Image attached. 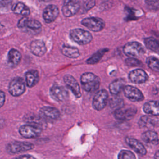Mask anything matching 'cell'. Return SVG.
Instances as JSON below:
<instances>
[{
    "instance_id": "21",
    "label": "cell",
    "mask_w": 159,
    "mask_h": 159,
    "mask_svg": "<svg viewBox=\"0 0 159 159\" xmlns=\"http://www.w3.org/2000/svg\"><path fill=\"white\" fill-rule=\"evenodd\" d=\"M143 111L147 114L153 116H158L159 114L158 101H150L145 102L143 107Z\"/></svg>"
},
{
    "instance_id": "7",
    "label": "cell",
    "mask_w": 159,
    "mask_h": 159,
    "mask_svg": "<svg viewBox=\"0 0 159 159\" xmlns=\"http://www.w3.org/2000/svg\"><path fill=\"white\" fill-rule=\"evenodd\" d=\"M81 24L94 32H99L102 30L105 26L104 21L102 19L94 17H87L83 19Z\"/></svg>"
},
{
    "instance_id": "2",
    "label": "cell",
    "mask_w": 159,
    "mask_h": 159,
    "mask_svg": "<svg viewBox=\"0 0 159 159\" xmlns=\"http://www.w3.org/2000/svg\"><path fill=\"white\" fill-rule=\"evenodd\" d=\"M70 36L71 39L79 45L89 43L93 39L91 33L82 29H74L70 30Z\"/></svg>"
},
{
    "instance_id": "32",
    "label": "cell",
    "mask_w": 159,
    "mask_h": 159,
    "mask_svg": "<svg viewBox=\"0 0 159 159\" xmlns=\"http://www.w3.org/2000/svg\"><path fill=\"white\" fill-rule=\"evenodd\" d=\"M118 159H135V155L130 150H122L119 153Z\"/></svg>"
},
{
    "instance_id": "28",
    "label": "cell",
    "mask_w": 159,
    "mask_h": 159,
    "mask_svg": "<svg viewBox=\"0 0 159 159\" xmlns=\"http://www.w3.org/2000/svg\"><path fill=\"white\" fill-rule=\"evenodd\" d=\"M145 46L147 48L158 53L159 52V44L158 40L154 37H148L144 39Z\"/></svg>"
},
{
    "instance_id": "22",
    "label": "cell",
    "mask_w": 159,
    "mask_h": 159,
    "mask_svg": "<svg viewBox=\"0 0 159 159\" xmlns=\"http://www.w3.org/2000/svg\"><path fill=\"white\" fill-rule=\"evenodd\" d=\"M142 140L147 144L157 145L158 143V137L156 132L153 130H147L142 134Z\"/></svg>"
},
{
    "instance_id": "14",
    "label": "cell",
    "mask_w": 159,
    "mask_h": 159,
    "mask_svg": "<svg viewBox=\"0 0 159 159\" xmlns=\"http://www.w3.org/2000/svg\"><path fill=\"white\" fill-rule=\"evenodd\" d=\"M66 86L71 91L73 94L76 97L80 98L81 95L80 85L76 80L70 75H66L63 78Z\"/></svg>"
},
{
    "instance_id": "30",
    "label": "cell",
    "mask_w": 159,
    "mask_h": 159,
    "mask_svg": "<svg viewBox=\"0 0 159 159\" xmlns=\"http://www.w3.org/2000/svg\"><path fill=\"white\" fill-rule=\"evenodd\" d=\"M148 66L155 72L159 71V64L158 59L155 57H149L146 60Z\"/></svg>"
},
{
    "instance_id": "23",
    "label": "cell",
    "mask_w": 159,
    "mask_h": 159,
    "mask_svg": "<svg viewBox=\"0 0 159 159\" xmlns=\"http://www.w3.org/2000/svg\"><path fill=\"white\" fill-rule=\"evenodd\" d=\"M21 60V54L20 53L16 50L11 49L8 52L7 55V63L10 66L14 67L17 66Z\"/></svg>"
},
{
    "instance_id": "31",
    "label": "cell",
    "mask_w": 159,
    "mask_h": 159,
    "mask_svg": "<svg viewBox=\"0 0 159 159\" xmlns=\"http://www.w3.org/2000/svg\"><path fill=\"white\" fill-rule=\"evenodd\" d=\"M109 104L111 108L116 109V110H117L124 106V101L121 98H114L110 100Z\"/></svg>"
},
{
    "instance_id": "4",
    "label": "cell",
    "mask_w": 159,
    "mask_h": 159,
    "mask_svg": "<svg viewBox=\"0 0 159 159\" xmlns=\"http://www.w3.org/2000/svg\"><path fill=\"white\" fill-rule=\"evenodd\" d=\"M42 127L39 124H25L22 125L19 128L20 134L27 139L35 138L39 136L42 132Z\"/></svg>"
},
{
    "instance_id": "36",
    "label": "cell",
    "mask_w": 159,
    "mask_h": 159,
    "mask_svg": "<svg viewBox=\"0 0 159 159\" xmlns=\"http://www.w3.org/2000/svg\"><path fill=\"white\" fill-rule=\"evenodd\" d=\"M12 0H0V11L8 8L12 3Z\"/></svg>"
},
{
    "instance_id": "33",
    "label": "cell",
    "mask_w": 159,
    "mask_h": 159,
    "mask_svg": "<svg viewBox=\"0 0 159 159\" xmlns=\"http://www.w3.org/2000/svg\"><path fill=\"white\" fill-rule=\"evenodd\" d=\"M125 63L129 66H139L142 65L141 61L135 58L129 57L125 60Z\"/></svg>"
},
{
    "instance_id": "29",
    "label": "cell",
    "mask_w": 159,
    "mask_h": 159,
    "mask_svg": "<svg viewBox=\"0 0 159 159\" xmlns=\"http://www.w3.org/2000/svg\"><path fill=\"white\" fill-rule=\"evenodd\" d=\"M108 51L107 48L101 49L99 51H98L96 53H94L93 55H92L89 59L87 60L86 62L88 64H94L98 63L101 58L102 57V56L104 55V53Z\"/></svg>"
},
{
    "instance_id": "16",
    "label": "cell",
    "mask_w": 159,
    "mask_h": 159,
    "mask_svg": "<svg viewBox=\"0 0 159 159\" xmlns=\"http://www.w3.org/2000/svg\"><path fill=\"white\" fill-rule=\"evenodd\" d=\"M59 14V10L58 7L53 5L50 4L47 6L43 12V20L47 23H50L54 21Z\"/></svg>"
},
{
    "instance_id": "35",
    "label": "cell",
    "mask_w": 159,
    "mask_h": 159,
    "mask_svg": "<svg viewBox=\"0 0 159 159\" xmlns=\"http://www.w3.org/2000/svg\"><path fill=\"white\" fill-rule=\"evenodd\" d=\"M95 6V0H83V7L85 11L92 9Z\"/></svg>"
},
{
    "instance_id": "12",
    "label": "cell",
    "mask_w": 159,
    "mask_h": 159,
    "mask_svg": "<svg viewBox=\"0 0 159 159\" xmlns=\"http://www.w3.org/2000/svg\"><path fill=\"white\" fill-rule=\"evenodd\" d=\"M124 93L127 98L134 102H139L143 100L144 96L136 87L127 85L124 87Z\"/></svg>"
},
{
    "instance_id": "26",
    "label": "cell",
    "mask_w": 159,
    "mask_h": 159,
    "mask_svg": "<svg viewBox=\"0 0 159 159\" xmlns=\"http://www.w3.org/2000/svg\"><path fill=\"white\" fill-rule=\"evenodd\" d=\"M124 87V80L122 78L113 81L109 86V89L112 94L117 95Z\"/></svg>"
},
{
    "instance_id": "13",
    "label": "cell",
    "mask_w": 159,
    "mask_h": 159,
    "mask_svg": "<svg viewBox=\"0 0 159 159\" xmlns=\"http://www.w3.org/2000/svg\"><path fill=\"white\" fill-rule=\"evenodd\" d=\"M122 107L115 111L114 116L116 119L120 120H129L135 116L137 113V109L135 107H130L124 109Z\"/></svg>"
},
{
    "instance_id": "25",
    "label": "cell",
    "mask_w": 159,
    "mask_h": 159,
    "mask_svg": "<svg viewBox=\"0 0 159 159\" xmlns=\"http://www.w3.org/2000/svg\"><path fill=\"white\" fill-rule=\"evenodd\" d=\"M61 51L65 56L71 58H76L80 56V52L77 48L67 45H63Z\"/></svg>"
},
{
    "instance_id": "6",
    "label": "cell",
    "mask_w": 159,
    "mask_h": 159,
    "mask_svg": "<svg viewBox=\"0 0 159 159\" xmlns=\"http://www.w3.org/2000/svg\"><path fill=\"white\" fill-rule=\"evenodd\" d=\"M123 51L124 53L129 57H139L145 53L143 46L137 42L127 43L123 48Z\"/></svg>"
},
{
    "instance_id": "18",
    "label": "cell",
    "mask_w": 159,
    "mask_h": 159,
    "mask_svg": "<svg viewBox=\"0 0 159 159\" xmlns=\"http://www.w3.org/2000/svg\"><path fill=\"white\" fill-rule=\"evenodd\" d=\"M31 52L38 57L43 56L47 52V48L44 42L41 40H35L30 45Z\"/></svg>"
},
{
    "instance_id": "17",
    "label": "cell",
    "mask_w": 159,
    "mask_h": 159,
    "mask_svg": "<svg viewBox=\"0 0 159 159\" xmlns=\"http://www.w3.org/2000/svg\"><path fill=\"white\" fill-rule=\"evenodd\" d=\"M129 78L132 83L140 84L145 83L148 80V75L143 70L136 69L130 72Z\"/></svg>"
},
{
    "instance_id": "10",
    "label": "cell",
    "mask_w": 159,
    "mask_h": 159,
    "mask_svg": "<svg viewBox=\"0 0 159 159\" xmlns=\"http://www.w3.org/2000/svg\"><path fill=\"white\" fill-rule=\"evenodd\" d=\"M108 100V93L104 89L97 92L93 100V106L97 111H101L105 107Z\"/></svg>"
},
{
    "instance_id": "38",
    "label": "cell",
    "mask_w": 159,
    "mask_h": 159,
    "mask_svg": "<svg viewBox=\"0 0 159 159\" xmlns=\"http://www.w3.org/2000/svg\"><path fill=\"white\" fill-rule=\"evenodd\" d=\"M14 159H36L34 157L30 155H20Z\"/></svg>"
},
{
    "instance_id": "20",
    "label": "cell",
    "mask_w": 159,
    "mask_h": 159,
    "mask_svg": "<svg viewBox=\"0 0 159 159\" xmlns=\"http://www.w3.org/2000/svg\"><path fill=\"white\" fill-rule=\"evenodd\" d=\"M140 128H152L155 127L158 124V120L157 117L143 116L140 117L138 122Z\"/></svg>"
},
{
    "instance_id": "19",
    "label": "cell",
    "mask_w": 159,
    "mask_h": 159,
    "mask_svg": "<svg viewBox=\"0 0 159 159\" xmlns=\"http://www.w3.org/2000/svg\"><path fill=\"white\" fill-rule=\"evenodd\" d=\"M125 142L137 153L142 156L146 155L147 150L145 149L143 144L138 141L137 139L131 137H126Z\"/></svg>"
},
{
    "instance_id": "34",
    "label": "cell",
    "mask_w": 159,
    "mask_h": 159,
    "mask_svg": "<svg viewBox=\"0 0 159 159\" xmlns=\"http://www.w3.org/2000/svg\"><path fill=\"white\" fill-rule=\"evenodd\" d=\"M147 5L150 9L157 10L159 6V0H145Z\"/></svg>"
},
{
    "instance_id": "24",
    "label": "cell",
    "mask_w": 159,
    "mask_h": 159,
    "mask_svg": "<svg viewBox=\"0 0 159 159\" xmlns=\"http://www.w3.org/2000/svg\"><path fill=\"white\" fill-rule=\"evenodd\" d=\"M39 81V73L36 70H30L25 73V81L28 87L34 86Z\"/></svg>"
},
{
    "instance_id": "8",
    "label": "cell",
    "mask_w": 159,
    "mask_h": 159,
    "mask_svg": "<svg viewBox=\"0 0 159 159\" xmlns=\"http://www.w3.org/2000/svg\"><path fill=\"white\" fill-rule=\"evenodd\" d=\"M25 90V82L22 78L16 77L9 83V92L13 96H19Z\"/></svg>"
},
{
    "instance_id": "11",
    "label": "cell",
    "mask_w": 159,
    "mask_h": 159,
    "mask_svg": "<svg viewBox=\"0 0 159 159\" xmlns=\"http://www.w3.org/2000/svg\"><path fill=\"white\" fill-rule=\"evenodd\" d=\"M50 95L54 100L58 102L65 101L68 98L67 90L63 86L57 84H54L50 88Z\"/></svg>"
},
{
    "instance_id": "15",
    "label": "cell",
    "mask_w": 159,
    "mask_h": 159,
    "mask_svg": "<svg viewBox=\"0 0 159 159\" xmlns=\"http://www.w3.org/2000/svg\"><path fill=\"white\" fill-rule=\"evenodd\" d=\"M39 114L42 118L53 120H57L60 116V113L57 109L50 106L42 107L39 111Z\"/></svg>"
},
{
    "instance_id": "1",
    "label": "cell",
    "mask_w": 159,
    "mask_h": 159,
    "mask_svg": "<svg viewBox=\"0 0 159 159\" xmlns=\"http://www.w3.org/2000/svg\"><path fill=\"white\" fill-rule=\"evenodd\" d=\"M81 83L83 88L86 91L94 92L99 88L100 81L96 75L93 73L88 72L81 75Z\"/></svg>"
},
{
    "instance_id": "9",
    "label": "cell",
    "mask_w": 159,
    "mask_h": 159,
    "mask_svg": "<svg viewBox=\"0 0 159 159\" xmlns=\"http://www.w3.org/2000/svg\"><path fill=\"white\" fill-rule=\"evenodd\" d=\"M80 7V0H65L61 11L65 17H70L76 14Z\"/></svg>"
},
{
    "instance_id": "37",
    "label": "cell",
    "mask_w": 159,
    "mask_h": 159,
    "mask_svg": "<svg viewBox=\"0 0 159 159\" xmlns=\"http://www.w3.org/2000/svg\"><path fill=\"white\" fill-rule=\"evenodd\" d=\"M5 102V94L3 91H0V107H1Z\"/></svg>"
},
{
    "instance_id": "5",
    "label": "cell",
    "mask_w": 159,
    "mask_h": 159,
    "mask_svg": "<svg viewBox=\"0 0 159 159\" xmlns=\"http://www.w3.org/2000/svg\"><path fill=\"white\" fill-rule=\"evenodd\" d=\"M34 145L27 142L14 141L8 143L6 146V150L9 153H19L33 149Z\"/></svg>"
},
{
    "instance_id": "27",
    "label": "cell",
    "mask_w": 159,
    "mask_h": 159,
    "mask_svg": "<svg viewBox=\"0 0 159 159\" xmlns=\"http://www.w3.org/2000/svg\"><path fill=\"white\" fill-rule=\"evenodd\" d=\"M12 11L15 14H20L22 16H29L30 14V9L22 2H17L14 4L12 8Z\"/></svg>"
},
{
    "instance_id": "3",
    "label": "cell",
    "mask_w": 159,
    "mask_h": 159,
    "mask_svg": "<svg viewBox=\"0 0 159 159\" xmlns=\"http://www.w3.org/2000/svg\"><path fill=\"white\" fill-rule=\"evenodd\" d=\"M17 26L25 31L33 34H36L40 31L42 24L37 20L29 19L27 17H23L19 20Z\"/></svg>"
}]
</instances>
